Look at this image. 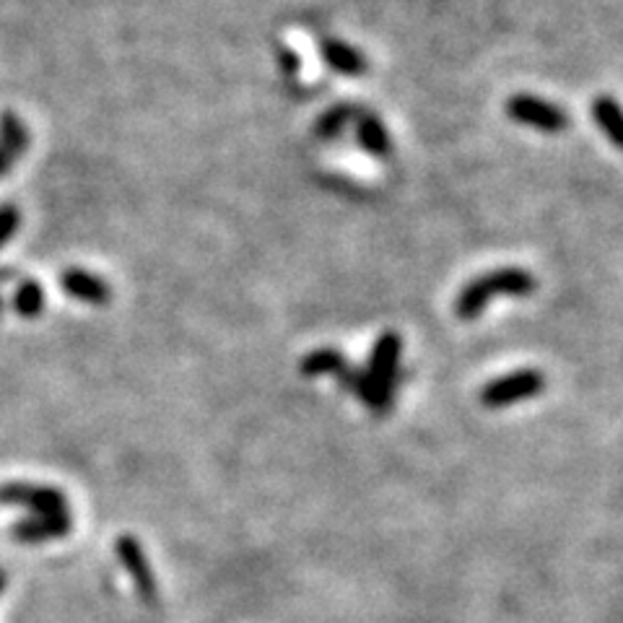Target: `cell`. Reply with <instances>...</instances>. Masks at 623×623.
<instances>
[{
  "instance_id": "6da1fadb",
  "label": "cell",
  "mask_w": 623,
  "mask_h": 623,
  "mask_svg": "<svg viewBox=\"0 0 623 623\" xmlns=\"http://www.w3.org/2000/svg\"><path fill=\"white\" fill-rule=\"evenodd\" d=\"M535 291V278L525 268H499L492 274L473 278L468 287H462L455 300V317L462 322L479 320L483 309L499 296H530Z\"/></svg>"
},
{
  "instance_id": "7a4b0ae2",
  "label": "cell",
  "mask_w": 623,
  "mask_h": 623,
  "mask_svg": "<svg viewBox=\"0 0 623 623\" xmlns=\"http://www.w3.org/2000/svg\"><path fill=\"white\" fill-rule=\"evenodd\" d=\"M543 390H546V374L538 372V369H520V372H512L488 382L486 387L481 390L479 400L483 408L499 410L517 406V403L533 400V397L541 395Z\"/></svg>"
},
{
  "instance_id": "3957f363",
  "label": "cell",
  "mask_w": 623,
  "mask_h": 623,
  "mask_svg": "<svg viewBox=\"0 0 623 623\" xmlns=\"http://www.w3.org/2000/svg\"><path fill=\"white\" fill-rule=\"evenodd\" d=\"M0 507H22L35 514L71 512L68 496L52 486H37V483L11 481L0 486Z\"/></svg>"
},
{
  "instance_id": "277c9868",
  "label": "cell",
  "mask_w": 623,
  "mask_h": 623,
  "mask_svg": "<svg viewBox=\"0 0 623 623\" xmlns=\"http://www.w3.org/2000/svg\"><path fill=\"white\" fill-rule=\"evenodd\" d=\"M507 115L514 123L527 125V128L541 132H561L567 130L569 115L561 107H556L548 99H541L535 94H514L507 102Z\"/></svg>"
},
{
  "instance_id": "5b68a950",
  "label": "cell",
  "mask_w": 623,
  "mask_h": 623,
  "mask_svg": "<svg viewBox=\"0 0 623 623\" xmlns=\"http://www.w3.org/2000/svg\"><path fill=\"white\" fill-rule=\"evenodd\" d=\"M115 554H117V561L123 563L125 572L130 574L132 585H136V593L141 595L143 602H156V595H158V587H156V576H154V569H151L149 563V556H145L141 541L136 538V535H120V538L115 541Z\"/></svg>"
},
{
  "instance_id": "8992f818",
  "label": "cell",
  "mask_w": 623,
  "mask_h": 623,
  "mask_svg": "<svg viewBox=\"0 0 623 623\" xmlns=\"http://www.w3.org/2000/svg\"><path fill=\"white\" fill-rule=\"evenodd\" d=\"M400 354H403V341L395 330H387L377 338L372 354H369L367 372L372 377L374 384H380L387 393H395L397 384H400Z\"/></svg>"
},
{
  "instance_id": "52a82bcc",
  "label": "cell",
  "mask_w": 623,
  "mask_h": 623,
  "mask_svg": "<svg viewBox=\"0 0 623 623\" xmlns=\"http://www.w3.org/2000/svg\"><path fill=\"white\" fill-rule=\"evenodd\" d=\"M335 380L341 382V387L348 390V393L369 410V414L380 416L382 419V416H387L390 410H393L395 393H387V390H382L380 384H374L372 377L364 372V369H351L346 364V367L338 372Z\"/></svg>"
},
{
  "instance_id": "ba28073f",
  "label": "cell",
  "mask_w": 623,
  "mask_h": 623,
  "mask_svg": "<svg viewBox=\"0 0 623 623\" xmlns=\"http://www.w3.org/2000/svg\"><path fill=\"white\" fill-rule=\"evenodd\" d=\"M73 530L71 512H55V514H35L29 520H18L11 527V538L24 546H39V543L65 538Z\"/></svg>"
},
{
  "instance_id": "9c48e42d",
  "label": "cell",
  "mask_w": 623,
  "mask_h": 623,
  "mask_svg": "<svg viewBox=\"0 0 623 623\" xmlns=\"http://www.w3.org/2000/svg\"><path fill=\"white\" fill-rule=\"evenodd\" d=\"M61 287L73 300L91 304V307H104V304L112 302V287L104 278H99L94 274L84 268H68L61 276Z\"/></svg>"
},
{
  "instance_id": "30bf717a",
  "label": "cell",
  "mask_w": 623,
  "mask_h": 623,
  "mask_svg": "<svg viewBox=\"0 0 623 623\" xmlns=\"http://www.w3.org/2000/svg\"><path fill=\"white\" fill-rule=\"evenodd\" d=\"M322 61L328 63L330 71L341 73V76H364L369 71L367 58L359 50L351 48V44L341 42V39H325L320 44Z\"/></svg>"
},
{
  "instance_id": "8fae6325",
  "label": "cell",
  "mask_w": 623,
  "mask_h": 623,
  "mask_svg": "<svg viewBox=\"0 0 623 623\" xmlns=\"http://www.w3.org/2000/svg\"><path fill=\"white\" fill-rule=\"evenodd\" d=\"M354 128H356V138H359L361 149L367 151V154H372L377 158L393 154V141H390L387 130H384L380 117L369 115V112H356Z\"/></svg>"
},
{
  "instance_id": "7c38bea8",
  "label": "cell",
  "mask_w": 623,
  "mask_h": 623,
  "mask_svg": "<svg viewBox=\"0 0 623 623\" xmlns=\"http://www.w3.org/2000/svg\"><path fill=\"white\" fill-rule=\"evenodd\" d=\"M595 125L602 130V136L611 141L615 149L623 151V107L613 97H598L593 102Z\"/></svg>"
},
{
  "instance_id": "4fadbf2b",
  "label": "cell",
  "mask_w": 623,
  "mask_h": 623,
  "mask_svg": "<svg viewBox=\"0 0 623 623\" xmlns=\"http://www.w3.org/2000/svg\"><path fill=\"white\" fill-rule=\"evenodd\" d=\"M346 356L335 348H317L309 351L300 361V372L304 377H338L343 367H346Z\"/></svg>"
},
{
  "instance_id": "5bb4252c",
  "label": "cell",
  "mask_w": 623,
  "mask_h": 623,
  "mask_svg": "<svg viewBox=\"0 0 623 623\" xmlns=\"http://www.w3.org/2000/svg\"><path fill=\"white\" fill-rule=\"evenodd\" d=\"M0 145H3L13 158L24 156L26 149H29V130H26L24 120H18L13 112H3V115H0Z\"/></svg>"
},
{
  "instance_id": "9a60e30c",
  "label": "cell",
  "mask_w": 623,
  "mask_h": 623,
  "mask_svg": "<svg viewBox=\"0 0 623 623\" xmlns=\"http://www.w3.org/2000/svg\"><path fill=\"white\" fill-rule=\"evenodd\" d=\"M44 302H48L44 300V289L37 281H31V278H26V281L18 283L16 296H13V309L24 320H37L42 315Z\"/></svg>"
},
{
  "instance_id": "2e32d148",
  "label": "cell",
  "mask_w": 623,
  "mask_h": 623,
  "mask_svg": "<svg viewBox=\"0 0 623 623\" xmlns=\"http://www.w3.org/2000/svg\"><path fill=\"white\" fill-rule=\"evenodd\" d=\"M356 112L359 110H354V107H348V104H343V107H333V110H328L325 115L320 117V123H317V138H322V141H330V138H338L343 132V128L346 125L354 123V117H356Z\"/></svg>"
},
{
  "instance_id": "e0dca14e",
  "label": "cell",
  "mask_w": 623,
  "mask_h": 623,
  "mask_svg": "<svg viewBox=\"0 0 623 623\" xmlns=\"http://www.w3.org/2000/svg\"><path fill=\"white\" fill-rule=\"evenodd\" d=\"M18 224H22V211L11 203L0 205V247H5L11 237L16 234Z\"/></svg>"
},
{
  "instance_id": "ac0fdd59",
  "label": "cell",
  "mask_w": 623,
  "mask_h": 623,
  "mask_svg": "<svg viewBox=\"0 0 623 623\" xmlns=\"http://www.w3.org/2000/svg\"><path fill=\"white\" fill-rule=\"evenodd\" d=\"M11 164H13V156L9 154V151L3 149V145H0V177L9 175V171H11Z\"/></svg>"
},
{
  "instance_id": "d6986e66",
  "label": "cell",
  "mask_w": 623,
  "mask_h": 623,
  "mask_svg": "<svg viewBox=\"0 0 623 623\" xmlns=\"http://www.w3.org/2000/svg\"><path fill=\"white\" fill-rule=\"evenodd\" d=\"M11 276H13V274H11L9 268H3V270H0V283H3V281H9ZM0 312H3V300H0Z\"/></svg>"
},
{
  "instance_id": "ffe728a7",
  "label": "cell",
  "mask_w": 623,
  "mask_h": 623,
  "mask_svg": "<svg viewBox=\"0 0 623 623\" xmlns=\"http://www.w3.org/2000/svg\"><path fill=\"white\" fill-rule=\"evenodd\" d=\"M3 589H5V572L0 569V593H3Z\"/></svg>"
}]
</instances>
